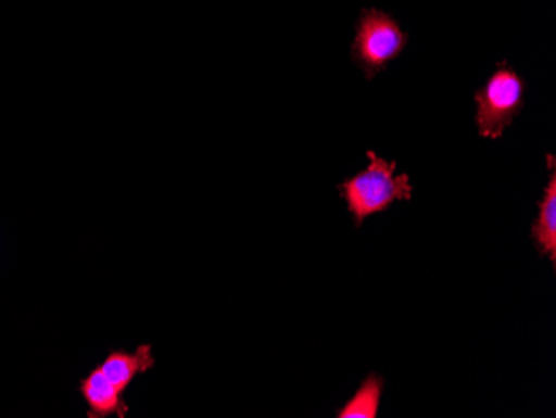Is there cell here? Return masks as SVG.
<instances>
[{
    "instance_id": "obj_1",
    "label": "cell",
    "mask_w": 556,
    "mask_h": 418,
    "mask_svg": "<svg viewBox=\"0 0 556 418\" xmlns=\"http://www.w3.org/2000/svg\"><path fill=\"white\" fill-rule=\"evenodd\" d=\"M368 167L339 183L340 197L346 202L355 227L361 229L365 218L389 211L395 202H410L414 197L408 174L396 176V162H387L374 151L367 152Z\"/></svg>"
},
{
    "instance_id": "obj_2",
    "label": "cell",
    "mask_w": 556,
    "mask_h": 418,
    "mask_svg": "<svg viewBox=\"0 0 556 418\" xmlns=\"http://www.w3.org/2000/svg\"><path fill=\"white\" fill-rule=\"evenodd\" d=\"M527 80L508 64L500 62L485 84L475 92L478 134L485 139H502L525 107Z\"/></svg>"
},
{
    "instance_id": "obj_3",
    "label": "cell",
    "mask_w": 556,
    "mask_h": 418,
    "mask_svg": "<svg viewBox=\"0 0 556 418\" xmlns=\"http://www.w3.org/2000/svg\"><path fill=\"white\" fill-rule=\"evenodd\" d=\"M408 43V34L403 33L399 22L378 9H367L358 17L352 59L368 80L386 71L390 62L400 58Z\"/></svg>"
},
{
    "instance_id": "obj_4",
    "label": "cell",
    "mask_w": 556,
    "mask_h": 418,
    "mask_svg": "<svg viewBox=\"0 0 556 418\" xmlns=\"http://www.w3.org/2000/svg\"><path fill=\"white\" fill-rule=\"evenodd\" d=\"M548 161V183L543 190L542 201H539V217L532 224V239L540 257H546L556 265V172L555 155L546 154Z\"/></svg>"
},
{
    "instance_id": "obj_5",
    "label": "cell",
    "mask_w": 556,
    "mask_h": 418,
    "mask_svg": "<svg viewBox=\"0 0 556 418\" xmlns=\"http://www.w3.org/2000/svg\"><path fill=\"white\" fill-rule=\"evenodd\" d=\"M79 390L89 407L90 418H108L111 415L125 418L129 414L124 393L105 377L100 367L90 370L89 376L80 382Z\"/></svg>"
},
{
    "instance_id": "obj_6",
    "label": "cell",
    "mask_w": 556,
    "mask_h": 418,
    "mask_svg": "<svg viewBox=\"0 0 556 418\" xmlns=\"http://www.w3.org/2000/svg\"><path fill=\"white\" fill-rule=\"evenodd\" d=\"M99 367L105 373V377L124 393L140 373L149 372L155 367L152 345H149V343L140 345L136 352H111Z\"/></svg>"
},
{
    "instance_id": "obj_7",
    "label": "cell",
    "mask_w": 556,
    "mask_h": 418,
    "mask_svg": "<svg viewBox=\"0 0 556 418\" xmlns=\"http://www.w3.org/2000/svg\"><path fill=\"white\" fill-rule=\"evenodd\" d=\"M386 380L378 373H370L358 387L357 393L337 410V418H377L382 401Z\"/></svg>"
}]
</instances>
